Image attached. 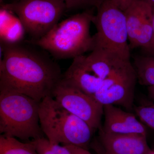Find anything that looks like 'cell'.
<instances>
[{
	"mask_svg": "<svg viewBox=\"0 0 154 154\" xmlns=\"http://www.w3.org/2000/svg\"><path fill=\"white\" fill-rule=\"evenodd\" d=\"M97 10L93 20L97 30L93 36L94 50H106L130 60L131 49L124 11L111 0H106Z\"/></svg>",
	"mask_w": 154,
	"mask_h": 154,
	"instance_id": "8992f818",
	"label": "cell"
},
{
	"mask_svg": "<svg viewBox=\"0 0 154 154\" xmlns=\"http://www.w3.org/2000/svg\"><path fill=\"white\" fill-rule=\"evenodd\" d=\"M27 34L22 22L13 12L2 8L0 10V42L13 45L25 41Z\"/></svg>",
	"mask_w": 154,
	"mask_h": 154,
	"instance_id": "4fadbf2b",
	"label": "cell"
},
{
	"mask_svg": "<svg viewBox=\"0 0 154 154\" xmlns=\"http://www.w3.org/2000/svg\"><path fill=\"white\" fill-rule=\"evenodd\" d=\"M42 130L50 143L71 145L88 149L95 130L82 119L69 112L52 96L39 104Z\"/></svg>",
	"mask_w": 154,
	"mask_h": 154,
	"instance_id": "3957f363",
	"label": "cell"
},
{
	"mask_svg": "<svg viewBox=\"0 0 154 154\" xmlns=\"http://www.w3.org/2000/svg\"><path fill=\"white\" fill-rule=\"evenodd\" d=\"M132 64L140 85L148 87L154 86V56H135Z\"/></svg>",
	"mask_w": 154,
	"mask_h": 154,
	"instance_id": "5bb4252c",
	"label": "cell"
},
{
	"mask_svg": "<svg viewBox=\"0 0 154 154\" xmlns=\"http://www.w3.org/2000/svg\"><path fill=\"white\" fill-rule=\"evenodd\" d=\"M105 120L99 129L114 134H140L146 136V126L135 115L115 105L104 106Z\"/></svg>",
	"mask_w": 154,
	"mask_h": 154,
	"instance_id": "7c38bea8",
	"label": "cell"
},
{
	"mask_svg": "<svg viewBox=\"0 0 154 154\" xmlns=\"http://www.w3.org/2000/svg\"><path fill=\"white\" fill-rule=\"evenodd\" d=\"M30 141L38 154H73L64 145L51 143L44 137Z\"/></svg>",
	"mask_w": 154,
	"mask_h": 154,
	"instance_id": "2e32d148",
	"label": "cell"
},
{
	"mask_svg": "<svg viewBox=\"0 0 154 154\" xmlns=\"http://www.w3.org/2000/svg\"><path fill=\"white\" fill-rule=\"evenodd\" d=\"M148 154H154V151L151 150L149 152Z\"/></svg>",
	"mask_w": 154,
	"mask_h": 154,
	"instance_id": "d4e9b609",
	"label": "cell"
},
{
	"mask_svg": "<svg viewBox=\"0 0 154 154\" xmlns=\"http://www.w3.org/2000/svg\"><path fill=\"white\" fill-rule=\"evenodd\" d=\"M0 45V92L24 94L38 102L52 97L63 74L48 52L27 40Z\"/></svg>",
	"mask_w": 154,
	"mask_h": 154,
	"instance_id": "6da1fadb",
	"label": "cell"
},
{
	"mask_svg": "<svg viewBox=\"0 0 154 154\" xmlns=\"http://www.w3.org/2000/svg\"><path fill=\"white\" fill-rule=\"evenodd\" d=\"M149 96L150 99L154 101V86L148 87Z\"/></svg>",
	"mask_w": 154,
	"mask_h": 154,
	"instance_id": "7402d4cb",
	"label": "cell"
},
{
	"mask_svg": "<svg viewBox=\"0 0 154 154\" xmlns=\"http://www.w3.org/2000/svg\"><path fill=\"white\" fill-rule=\"evenodd\" d=\"M137 82L134 67L128 61L116 69L92 96L103 106L119 105L131 112Z\"/></svg>",
	"mask_w": 154,
	"mask_h": 154,
	"instance_id": "ba28073f",
	"label": "cell"
},
{
	"mask_svg": "<svg viewBox=\"0 0 154 154\" xmlns=\"http://www.w3.org/2000/svg\"><path fill=\"white\" fill-rule=\"evenodd\" d=\"M66 4L67 11L92 8L98 9L106 0H63Z\"/></svg>",
	"mask_w": 154,
	"mask_h": 154,
	"instance_id": "ac0fdd59",
	"label": "cell"
},
{
	"mask_svg": "<svg viewBox=\"0 0 154 154\" xmlns=\"http://www.w3.org/2000/svg\"><path fill=\"white\" fill-rule=\"evenodd\" d=\"M150 5L152 9H154V0H146Z\"/></svg>",
	"mask_w": 154,
	"mask_h": 154,
	"instance_id": "603a6c76",
	"label": "cell"
},
{
	"mask_svg": "<svg viewBox=\"0 0 154 154\" xmlns=\"http://www.w3.org/2000/svg\"><path fill=\"white\" fill-rule=\"evenodd\" d=\"M52 97L66 110L86 122L94 130L101 127L104 106L92 96L61 80Z\"/></svg>",
	"mask_w": 154,
	"mask_h": 154,
	"instance_id": "9c48e42d",
	"label": "cell"
},
{
	"mask_svg": "<svg viewBox=\"0 0 154 154\" xmlns=\"http://www.w3.org/2000/svg\"><path fill=\"white\" fill-rule=\"evenodd\" d=\"M119 9L125 11L137 0H111Z\"/></svg>",
	"mask_w": 154,
	"mask_h": 154,
	"instance_id": "d6986e66",
	"label": "cell"
},
{
	"mask_svg": "<svg viewBox=\"0 0 154 154\" xmlns=\"http://www.w3.org/2000/svg\"><path fill=\"white\" fill-rule=\"evenodd\" d=\"M1 8L17 15L31 40L47 34L67 11L63 0H19L1 5Z\"/></svg>",
	"mask_w": 154,
	"mask_h": 154,
	"instance_id": "52a82bcc",
	"label": "cell"
},
{
	"mask_svg": "<svg viewBox=\"0 0 154 154\" xmlns=\"http://www.w3.org/2000/svg\"><path fill=\"white\" fill-rule=\"evenodd\" d=\"M99 129L98 138L90 146L98 154H148L151 150L146 135L114 134Z\"/></svg>",
	"mask_w": 154,
	"mask_h": 154,
	"instance_id": "8fae6325",
	"label": "cell"
},
{
	"mask_svg": "<svg viewBox=\"0 0 154 154\" xmlns=\"http://www.w3.org/2000/svg\"><path fill=\"white\" fill-rule=\"evenodd\" d=\"M40 102L24 94L0 92V133L24 142L43 137L39 122Z\"/></svg>",
	"mask_w": 154,
	"mask_h": 154,
	"instance_id": "277c9868",
	"label": "cell"
},
{
	"mask_svg": "<svg viewBox=\"0 0 154 154\" xmlns=\"http://www.w3.org/2000/svg\"><path fill=\"white\" fill-rule=\"evenodd\" d=\"M19 1V0H6V2L4 4H11V3L15 2H17V1ZM3 2H4V0H3ZM4 2H3L4 3ZM4 5V4H3Z\"/></svg>",
	"mask_w": 154,
	"mask_h": 154,
	"instance_id": "cb8c5ba5",
	"label": "cell"
},
{
	"mask_svg": "<svg viewBox=\"0 0 154 154\" xmlns=\"http://www.w3.org/2000/svg\"><path fill=\"white\" fill-rule=\"evenodd\" d=\"M145 55L154 56V9H153V33L150 44L148 49L145 51Z\"/></svg>",
	"mask_w": 154,
	"mask_h": 154,
	"instance_id": "44dd1931",
	"label": "cell"
},
{
	"mask_svg": "<svg viewBox=\"0 0 154 154\" xmlns=\"http://www.w3.org/2000/svg\"><path fill=\"white\" fill-rule=\"evenodd\" d=\"M131 50L149 46L153 33V9L146 0H137L124 11Z\"/></svg>",
	"mask_w": 154,
	"mask_h": 154,
	"instance_id": "30bf717a",
	"label": "cell"
},
{
	"mask_svg": "<svg viewBox=\"0 0 154 154\" xmlns=\"http://www.w3.org/2000/svg\"><path fill=\"white\" fill-rule=\"evenodd\" d=\"M130 60L101 48L73 59L62 81L92 96L114 70Z\"/></svg>",
	"mask_w": 154,
	"mask_h": 154,
	"instance_id": "5b68a950",
	"label": "cell"
},
{
	"mask_svg": "<svg viewBox=\"0 0 154 154\" xmlns=\"http://www.w3.org/2000/svg\"><path fill=\"white\" fill-rule=\"evenodd\" d=\"M0 2H1V5L3 4V0H0Z\"/></svg>",
	"mask_w": 154,
	"mask_h": 154,
	"instance_id": "484cf974",
	"label": "cell"
},
{
	"mask_svg": "<svg viewBox=\"0 0 154 154\" xmlns=\"http://www.w3.org/2000/svg\"><path fill=\"white\" fill-rule=\"evenodd\" d=\"M72 152L73 154H92L88 149L71 145H63Z\"/></svg>",
	"mask_w": 154,
	"mask_h": 154,
	"instance_id": "ffe728a7",
	"label": "cell"
},
{
	"mask_svg": "<svg viewBox=\"0 0 154 154\" xmlns=\"http://www.w3.org/2000/svg\"><path fill=\"white\" fill-rule=\"evenodd\" d=\"M0 154H38L30 141L22 142L15 137L1 134Z\"/></svg>",
	"mask_w": 154,
	"mask_h": 154,
	"instance_id": "9a60e30c",
	"label": "cell"
},
{
	"mask_svg": "<svg viewBox=\"0 0 154 154\" xmlns=\"http://www.w3.org/2000/svg\"><path fill=\"white\" fill-rule=\"evenodd\" d=\"M134 110L145 125L154 130V104L146 102L134 107Z\"/></svg>",
	"mask_w": 154,
	"mask_h": 154,
	"instance_id": "e0dca14e",
	"label": "cell"
},
{
	"mask_svg": "<svg viewBox=\"0 0 154 154\" xmlns=\"http://www.w3.org/2000/svg\"><path fill=\"white\" fill-rule=\"evenodd\" d=\"M94 16L91 10H86L58 22L39 39L27 40L55 59H73L94 50L90 28Z\"/></svg>",
	"mask_w": 154,
	"mask_h": 154,
	"instance_id": "7a4b0ae2",
	"label": "cell"
}]
</instances>
